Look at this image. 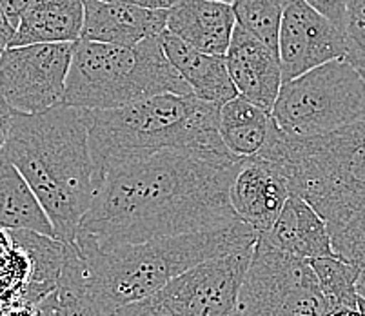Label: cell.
Wrapping results in <instances>:
<instances>
[{"label": "cell", "mask_w": 365, "mask_h": 316, "mask_svg": "<svg viewBox=\"0 0 365 316\" xmlns=\"http://www.w3.org/2000/svg\"><path fill=\"white\" fill-rule=\"evenodd\" d=\"M244 158L209 149H162L106 173L78 233L98 244L145 242L240 220L229 185Z\"/></svg>", "instance_id": "cell-1"}, {"label": "cell", "mask_w": 365, "mask_h": 316, "mask_svg": "<svg viewBox=\"0 0 365 316\" xmlns=\"http://www.w3.org/2000/svg\"><path fill=\"white\" fill-rule=\"evenodd\" d=\"M88 109L58 104L15 113L2 151L22 173L51 222L55 238L75 244L102 176L88 144Z\"/></svg>", "instance_id": "cell-2"}, {"label": "cell", "mask_w": 365, "mask_h": 316, "mask_svg": "<svg viewBox=\"0 0 365 316\" xmlns=\"http://www.w3.org/2000/svg\"><path fill=\"white\" fill-rule=\"evenodd\" d=\"M258 233L237 220L145 242L98 244L76 233L75 245L84 262L86 292L97 315H115L122 305L142 300L180 272L200 262L253 245Z\"/></svg>", "instance_id": "cell-3"}, {"label": "cell", "mask_w": 365, "mask_h": 316, "mask_svg": "<svg viewBox=\"0 0 365 316\" xmlns=\"http://www.w3.org/2000/svg\"><path fill=\"white\" fill-rule=\"evenodd\" d=\"M218 109L193 93H158L122 108L88 109V144L102 180L111 169L162 149L227 151L218 133Z\"/></svg>", "instance_id": "cell-4"}, {"label": "cell", "mask_w": 365, "mask_h": 316, "mask_svg": "<svg viewBox=\"0 0 365 316\" xmlns=\"http://www.w3.org/2000/svg\"><path fill=\"white\" fill-rule=\"evenodd\" d=\"M158 93L191 95V88L168 61L158 36L135 46L73 42L62 104L113 109Z\"/></svg>", "instance_id": "cell-5"}, {"label": "cell", "mask_w": 365, "mask_h": 316, "mask_svg": "<svg viewBox=\"0 0 365 316\" xmlns=\"http://www.w3.org/2000/svg\"><path fill=\"white\" fill-rule=\"evenodd\" d=\"M257 156L280 165L289 193L325 222L365 193V121L313 136H289L278 128Z\"/></svg>", "instance_id": "cell-6"}, {"label": "cell", "mask_w": 365, "mask_h": 316, "mask_svg": "<svg viewBox=\"0 0 365 316\" xmlns=\"http://www.w3.org/2000/svg\"><path fill=\"white\" fill-rule=\"evenodd\" d=\"M271 116L289 136H313L365 121V86L345 58L325 62L280 86Z\"/></svg>", "instance_id": "cell-7"}, {"label": "cell", "mask_w": 365, "mask_h": 316, "mask_svg": "<svg viewBox=\"0 0 365 316\" xmlns=\"http://www.w3.org/2000/svg\"><path fill=\"white\" fill-rule=\"evenodd\" d=\"M311 262L258 236L229 316H331Z\"/></svg>", "instance_id": "cell-8"}, {"label": "cell", "mask_w": 365, "mask_h": 316, "mask_svg": "<svg viewBox=\"0 0 365 316\" xmlns=\"http://www.w3.org/2000/svg\"><path fill=\"white\" fill-rule=\"evenodd\" d=\"M253 248L200 262L142 300L122 305L115 316H229Z\"/></svg>", "instance_id": "cell-9"}, {"label": "cell", "mask_w": 365, "mask_h": 316, "mask_svg": "<svg viewBox=\"0 0 365 316\" xmlns=\"http://www.w3.org/2000/svg\"><path fill=\"white\" fill-rule=\"evenodd\" d=\"M73 42L6 48L0 55V95L15 111H48L62 104Z\"/></svg>", "instance_id": "cell-10"}, {"label": "cell", "mask_w": 365, "mask_h": 316, "mask_svg": "<svg viewBox=\"0 0 365 316\" xmlns=\"http://www.w3.org/2000/svg\"><path fill=\"white\" fill-rule=\"evenodd\" d=\"M282 84L325 62L347 56V39L305 0H284L278 29Z\"/></svg>", "instance_id": "cell-11"}, {"label": "cell", "mask_w": 365, "mask_h": 316, "mask_svg": "<svg viewBox=\"0 0 365 316\" xmlns=\"http://www.w3.org/2000/svg\"><path fill=\"white\" fill-rule=\"evenodd\" d=\"M289 195L280 165L264 156L244 158L229 185L231 208L258 235L271 229Z\"/></svg>", "instance_id": "cell-12"}, {"label": "cell", "mask_w": 365, "mask_h": 316, "mask_svg": "<svg viewBox=\"0 0 365 316\" xmlns=\"http://www.w3.org/2000/svg\"><path fill=\"white\" fill-rule=\"evenodd\" d=\"M224 56L238 95L271 111L282 86L277 49L237 24Z\"/></svg>", "instance_id": "cell-13"}, {"label": "cell", "mask_w": 365, "mask_h": 316, "mask_svg": "<svg viewBox=\"0 0 365 316\" xmlns=\"http://www.w3.org/2000/svg\"><path fill=\"white\" fill-rule=\"evenodd\" d=\"M168 9H145L108 0H84L82 41L135 46L165 31Z\"/></svg>", "instance_id": "cell-14"}, {"label": "cell", "mask_w": 365, "mask_h": 316, "mask_svg": "<svg viewBox=\"0 0 365 316\" xmlns=\"http://www.w3.org/2000/svg\"><path fill=\"white\" fill-rule=\"evenodd\" d=\"M237 26L231 4L217 0H173L165 29L191 48L225 55Z\"/></svg>", "instance_id": "cell-15"}, {"label": "cell", "mask_w": 365, "mask_h": 316, "mask_svg": "<svg viewBox=\"0 0 365 316\" xmlns=\"http://www.w3.org/2000/svg\"><path fill=\"white\" fill-rule=\"evenodd\" d=\"M158 41L168 61L175 66L193 95L200 101L222 106L238 95L229 76L224 55L198 51L168 29L160 33Z\"/></svg>", "instance_id": "cell-16"}, {"label": "cell", "mask_w": 365, "mask_h": 316, "mask_svg": "<svg viewBox=\"0 0 365 316\" xmlns=\"http://www.w3.org/2000/svg\"><path fill=\"white\" fill-rule=\"evenodd\" d=\"M258 236L282 251L307 260L322 256H336L324 218L314 211L309 202L293 193L287 196L271 229Z\"/></svg>", "instance_id": "cell-17"}, {"label": "cell", "mask_w": 365, "mask_h": 316, "mask_svg": "<svg viewBox=\"0 0 365 316\" xmlns=\"http://www.w3.org/2000/svg\"><path fill=\"white\" fill-rule=\"evenodd\" d=\"M84 24V0H33L22 13L8 48L76 42Z\"/></svg>", "instance_id": "cell-18"}, {"label": "cell", "mask_w": 365, "mask_h": 316, "mask_svg": "<svg viewBox=\"0 0 365 316\" xmlns=\"http://www.w3.org/2000/svg\"><path fill=\"white\" fill-rule=\"evenodd\" d=\"M278 126L271 111L247 101L242 95L218 109V133L224 148L237 158L257 156L267 148Z\"/></svg>", "instance_id": "cell-19"}, {"label": "cell", "mask_w": 365, "mask_h": 316, "mask_svg": "<svg viewBox=\"0 0 365 316\" xmlns=\"http://www.w3.org/2000/svg\"><path fill=\"white\" fill-rule=\"evenodd\" d=\"M9 233L13 242L24 249L29 258V280L22 302L36 305L61 282L73 244L28 229H9Z\"/></svg>", "instance_id": "cell-20"}, {"label": "cell", "mask_w": 365, "mask_h": 316, "mask_svg": "<svg viewBox=\"0 0 365 316\" xmlns=\"http://www.w3.org/2000/svg\"><path fill=\"white\" fill-rule=\"evenodd\" d=\"M0 228L55 236L41 202L4 151H0Z\"/></svg>", "instance_id": "cell-21"}, {"label": "cell", "mask_w": 365, "mask_h": 316, "mask_svg": "<svg viewBox=\"0 0 365 316\" xmlns=\"http://www.w3.org/2000/svg\"><path fill=\"white\" fill-rule=\"evenodd\" d=\"M309 262L333 315L341 311H358L360 295L356 285L361 272L360 267L338 256H322Z\"/></svg>", "instance_id": "cell-22"}, {"label": "cell", "mask_w": 365, "mask_h": 316, "mask_svg": "<svg viewBox=\"0 0 365 316\" xmlns=\"http://www.w3.org/2000/svg\"><path fill=\"white\" fill-rule=\"evenodd\" d=\"M331 245L338 258L365 269V193L345 205L336 216L325 222Z\"/></svg>", "instance_id": "cell-23"}, {"label": "cell", "mask_w": 365, "mask_h": 316, "mask_svg": "<svg viewBox=\"0 0 365 316\" xmlns=\"http://www.w3.org/2000/svg\"><path fill=\"white\" fill-rule=\"evenodd\" d=\"M231 8L238 26L278 51V29L284 0H235Z\"/></svg>", "instance_id": "cell-24"}, {"label": "cell", "mask_w": 365, "mask_h": 316, "mask_svg": "<svg viewBox=\"0 0 365 316\" xmlns=\"http://www.w3.org/2000/svg\"><path fill=\"white\" fill-rule=\"evenodd\" d=\"M305 2L345 33V19H347L345 0H305Z\"/></svg>", "instance_id": "cell-25"}, {"label": "cell", "mask_w": 365, "mask_h": 316, "mask_svg": "<svg viewBox=\"0 0 365 316\" xmlns=\"http://www.w3.org/2000/svg\"><path fill=\"white\" fill-rule=\"evenodd\" d=\"M15 109L6 102V98L0 95V151L8 142L9 129H11L13 124V116H15Z\"/></svg>", "instance_id": "cell-26"}, {"label": "cell", "mask_w": 365, "mask_h": 316, "mask_svg": "<svg viewBox=\"0 0 365 316\" xmlns=\"http://www.w3.org/2000/svg\"><path fill=\"white\" fill-rule=\"evenodd\" d=\"M31 2L33 0H0V8L4 9V13L8 15V19L11 21V24L15 26L16 29V24L21 21L22 13L26 11V8H28Z\"/></svg>", "instance_id": "cell-27"}, {"label": "cell", "mask_w": 365, "mask_h": 316, "mask_svg": "<svg viewBox=\"0 0 365 316\" xmlns=\"http://www.w3.org/2000/svg\"><path fill=\"white\" fill-rule=\"evenodd\" d=\"M0 316H41L36 305L26 304V302H19V304L6 305L0 309Z\"/></svg>", "instance_id": "cell-28"}, {"label": "cell", "mask_w": 365, "mask_h": 316, "mask_svg": "<svg viewBox=\"0 0 365 316\" xmlns=\"http://www.w3.org/2000/svg\"><path fill=\"white\" fill-rule=\"evenodd\" d=\"M13 35H15V26L11 24V21L8 19L4 9L0 8V55L9 46Z\"/></svg>", "instance_id": "cell-29"}, {"label": "cell", "mask_w": 365, "mask_h": 316, "mask_svg": "<svg viewBox=\"0 0 365 316\" xmlns=\"http://www.w3.org/2000/svg\"><path fill=\"white\" fill-rule=\"evenodd\" d=\"M108 2H120V4H131L145 9H168L173 4V0H108Z\"/></svg>", "instance_id": "cell-30"}, {"label": "cell", "mask_w": 365, "mask_h": 316, "mask_svg": "<svg viewBox=\"0 0 365 316\" xmlns=\"http://www.w3.org/2000/svg\"><path fill=\"white\" fill-rule=\"evenodd\" d=\"M13 248H15V244H13V238H11V233H9V229L0 228V269H2V265H4L6 260L9 258Z\"/></svg>", "instance_id": "cell-31"}, {"label": "cell", "mask_w": 365, "mask_h": 316, "mask_svg": "<svg viewBox=\"0 0 365 316\" xmlns=\"http://www.w3.org/2000/svg\"><path fill=\"white\" fill-rule=\"evenodd\" d=\"M358 295L361 296V298H365V269L360 272V278H358Z\"/></svg>", "instance_id": "cell-32"}, {"label": "cell", "mask_w": 365, "mask_h": 316, "mask_svg": "<svg viewBox=\"0 0 365 316\" xmlns=\"http://www.w3.org/2000/svg\"><path fill=\"white\" fill-rule=\"evenodd\" d=\"M331 316H361L360 311H341V312H334Z\"/></svg>", "instance_id": "cell-33"}, {"label": "cell", "mask_w": 365, "mask_h": 316, "mask_svg": "<svg viewBox=\"0 0 365 316\" xmlns=\"http://www.w3.org/2000/svg\"><path fill=\"white\" fill-rule=\"evenodd\" d=\"M356 69H358V73H360L361 81H364V86H365V62H364V64L356 66Z\"/></svg>", "instance_id": "cell-34"}, {"label": "cell", "mask_w": 365, "mask_h": 316, "mask_svg": "<svg viewBox=\"0 0 365 316\" xmlns=\"http://www.w3.org/2000/svg\"><path fill=\"white\" fill-rule=\"evenodd\" d=\"M217 2H225V4H233L235 0H217Z\"/></svg>", "instance_id": "cell-35"}, {"label": "cell", "mask_w": 365, "mask_h": 316, "mask_svg": "<svg viewBox=\"0 0 365 316\" xmlns=\"http://www.w3.org/2000/svg\"><path fill=\"white\" fill-rule=\"evenodd\" d=\"M97 316H115V315H97Z\"/></svg>", "instance_id": "cell-36"}]
</instances>
